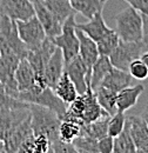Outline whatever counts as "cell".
Instances as JSON below:
<instances>
[{"mask_svg":"<svg viewBox=\"0 0 148 153\" xmlns=\"http://www.w3.org/2000/svg\"><path fill=\"white\" fill-rule=\"evenodd\" d=\"M30 112L33 133L46 135L50 143L59 139V126L61 120L54 111L40 105L30 104Z\"/></svg>","mask_w":148,"mask_h":153,"instance_id":"obj_1","label":"cell"},{"mask_svg":"<svg viewBox=\"0 0 148 153\" xmlns=\"http://www.w3.org/2000/svg\"><path fill=\"white\" fill-rule=\"evenodd\" d=\"M116 33L125 41H142V13L128 6L115 16Z\"/></svg>","mask_w":148,"mask_h":153,"instance_id":"obj_2","label":"cell"},{"mask_svg":"<svg viewBox=\"0 0 148 153\" xmlns=\"http://www.w3.org/2000/svg\"><path fill=\"white\" fill-rule=\"evenodd\" d=\"M6 53H14L24 59L28 53V48L20 39L17 21L0 16V54Z\"/></svg>","mask_w":148,"mask_h":153,"instance_id":"obj_3","label":"cell"},{"mask_svg":"<svg viewBox=\"0 0 148 153\" xmlns=\"http://www.w3.org/2000/svg\"><path fill=\"white\" fill-rule=\"evenodd\" d=\"M17 98L28 104H36V105L47 107L54 111L60 119L66 113V110L68 106L56 96L51 87H40L39 85H36L28 91L18 92Z\"/></svg>","mask_w":148,"mask_h":153,"instance_id":"obj_4","label":"cell"},{"mask_svg":"<svg viewBox=\"0 0 148 153\" xmlns=\"http://www.w3.org/2000/svg\"><path fill=\"white\" fill-rule=\"evenodd\" d=\"M75 25V14H72L65 20L61 33L52 39L53 44L61 50L65 64L79 54V38L76 36Z\"/></svg>","mask_w":148,"mask_h":153,"instance_id":"obj_5","label":"cell"},{"mask_svg":"<svg viewBox=\"0 0 148 153\" xmlns=\"http://www.w3.org/2000/svg\"><path fill=\"white\" fill-rule=\"evenodd\" d=\"M144 46L142 41H125L120 39L118 46L108 56L112 65L115 68L128 72L130 62L141 57Z\"/></svg>","mask_w":148,"mask_h":153,"instance_id":"obj_6","label":"cell"},{"mask_svg":"<svg viewBox=\"0 0 148 153\" xmlns=\"http://www.w3.org/2000/svg\"><path fill=\"white\" fill-rule=\"evenodd\" d=\"M17 26L20 39L26 45L28 51L38 50L47 39L45 30L37 16H33L27 20H19L17 21Z\"/></svg>","mask_w":148,"mask_h":153,"instance_id":"obj_7","label":"cell"},{"mask_svg":"<svg viewBox=\"0 0 148 153\" xmlns=\"http://www.w3.org/2000/svg\"><path fill=\"white\" fill-rule=\"evenodd\" d=\"M20 60L21 59L14 53L0 54V84L5 87L8 94L16 98L18 94V87L14 74Z\"/></svg>","mask_w":148,"mask_h":153,"instance_id":"obj_8","label":"cell"},{"mask_svg":"<svg viewBox=\"0 0 148 153\" xmlns=\"http://www.w3.org/2000/svg\"><path fill=\"white\" fill-rule=\"evenodd\" d=\"M65 72L75 85L78 94H84L90 87L91 71L79 54L65 64Z\"/></svg>","mask_w":148,"mask_h":153,"instance_id":"obj_9","label":"cell"},{"mask_svg":"<svg viewBox=\"0 0 148 153\" xmlns=\"http://www.w3.org/2000/svg\"><path fill=\"white\" fill-rule=\"evenodd\" d=\"M0 16H6L16 21L27 20L36 16L31 0H0Z\"/></svg>","mask_w":148,"mask_h":153,"instance_id":"obj_10","label":"cell"},{"mask_svg":"<svg viewBox=\"0 0 148 153\" xmlns=\"http://www.w3.org/2000/svg\"><path fill=\"white\" fill-rule=\"evenodd\" d=\"M30 115V107L0 110V139L5 141L19 124Z\"/></svg>","mask_w":148,"mask_h":153,"instance_id":"obj_11","label":"cell"},{"mask_svg":"<svg viewBox=\"0 0 148 153\" xmlns=\"http://www.w3.org/2000/svg\"><path fill=\"white\" fill-rule=\"evenodd\" d=\"M34 5V11H36V16L39 19V21L41 22L45 33L47 36V38L53 39L56 38V36H59L61 33L62 30V22L56 18V16H53L48 8L42 4L41 0H36L33 2Z\"/></svg>","mask_w":148,"mask_h":153,"instance_id":"obj_12","label":"cell"},{"mask_svg":"<svg viewBox=\"0 0 148 153\" xmlns=\"http://www.w3.org/2000/svg\"><path fill=\"white\" fill-rule=\"evenodd\" d=\"M130 131L134 140L136 153H148V126L140 115H130L127 118Z\"/></svg>","mask_w":148,"mask_h":153,"instance_id":"obj_13","label":"cell"},{"mask_svg":"<svg viewBox=\"0 0 148 153\" xmlns=\"http://www.w3.org/2000/svg\"><path fill=\"white\" fill-rule=\"evenodd\" d=\"M64 70H65V61L62 57V52L60 48L56 47L45 66L44 76H45L46 85L53 90L61 74L64 73Z\"/></svg>","mask_w":148,"mask_h":153,"instance_id":"obj_14","label":"cell"},{"mask_svg":"<svg viewBox=\"0 0 148 153\" xmlns=\"http://www.w3.org/2000/svg\"><path fill=\"white\" fill-rule=\"evenodd\" d=\"M33 130L31 127V115L21 121L18 126L13 130V132L8 135V138L4 141L5 150L7 153L18 152L20 145L31 135H33Z\"/></svg>","mask_w":148,"mask_h":153,"instance_id":"obj_15","label":"cell"},{"mask_svg":"<svg viewBox=\"0 0 148 153\" xmlns=\"http://www.w3.org/2000/svg\"><path fill=\"white\" fill-rule=\"evenodd\" d=\"M88 20L90 21L84 22V24H78L76 22L75 26H76V28L81 30L85 34H87L91 39H93L95 42L98 40H100L105 34H107L112 30L105 22V19L102 17V11L96 12L92 18Z\"/></svg>","mask_w":148,"mask_h":153,"instance_id":"obj_16","label":"cell"},{"mask_svg":"<svg viewBox=\"0 0 148 153\" xmlns=\"http://www.w3.org/2000/svg\"><path fill=\"white\" fill-rule=\"evenodd\" d=\"M76 36L79 38V56L85 61L88 70L91 71L94 62L100 56L96 42L79 28H76Z\"/></svg>","mask_w":148,"mask_h":153,"instance_id":"obj_17","label":"cell"},{"mask_svg":"<svg viewBox=\"0 0 148 153\" xmlns=\"http://www.w3.org/2000/svg\"><path fill=\"white\" fill-rule=\"evenodd\" d=\"M145 91V86L142 84H138L135 86H127L122 88L116 94V111L118 112H126L136 105L139 97Z\"/></svg>","mask_w":148,"mask_h":153,"instance_id":"obj_18","label":"cell"},{"mask_svg":"<svg viewBox=\"0 0 148 153\" xmlns=\"http://www.w3.org/2000/svg\"><path fill=\"white\" fill-rule=\"evenodd\" d=\"M16 81H17V87H18V92H25L31 90L32 87H34L36 84V74H34V70L31 66V64L28 62V60L26 58L21 59L19 61V65L16 71Z\"/></svg>","mask_w":148,"mask_h":153,"instance_id":"obj_19","label":"cell"},{"mask_svg":"<svg viewBox=\"0 0 148 153\" xmlns=\"http://www.w3.org/2000/svg\"><path fill=\"white\" fill-rule=\"evenodd\" d=\"M132 80H133V78L130 74V72L113 67L112 71L104 78V80L101 81V84L99 86L107 87V88L118 93L122 88L130 86L132 84Z\"/></svg>","mask_w":148,"mask_h":153,"instance_id":"obj_20","label":"cell"},{"mask_svg":"<svg viewBox=\"0 0 148 153\" xmlns=\"http://www.w3.org/2000/svg\"><path fill=\"white\" fill-rule=\"evenodd\" d=\"M114 66L112 65L108 56H99L98 60L94 62L91 70V79H90V86L93 91L96 90V87L101 84L104 78L112 71Z\"/></svg>","mask_w":148,"mask_h":153,"instance_id":"obj_21","label":"cell"},{"mask_svg":"<svg viewBox=\"0 0 148 153\" xmlns=\"http://www.w3.org/2000/svg\"><path fill=\"white\" fill-rule=\"evenodd\" d=\"M53 91H54V93L56 96L67 105L71 104L74 99L78 97L76 87L73 84V81L71 80V78L68 76V74L65 72V70H64V73L60 76V79L58 80Z\"/></svg>","mask_w":148,"mask_h":153,"instance_id":"obj_22","label":"cell"},{"mask_svg":"<svg viewBox=\"0 0 148 153\" xmlns=\"http://www.w3.org/2000/svg\"><path fill=\"white\" fill-rule=\"evenodd\" d=\"M113 153H136V147L130 134L127 118L121 133L113 138Z\"/></svg>","mask_w":148,"mask_h":153,"instance_id":"obj_23","label":"cell"},{"mask_svg":"<svg viewBox=\"0 0 148 153\" xmlns=\"http://www.w3.org/2000/svg\"><path fill=\"white\" fill-rule=\"evenodd\" d=\"M41 1L48 8V11L53 16H56L62 24L70 16L76 14L70 0H41Z\"/></svg>","mask_w":148,"mask_h":153,"instance_id":"obj_24","label":"cell"},{"mask_svg":"<svg viewBox=\"0 0 148 153\" xmlns=\"http://www.w3.org/2000/svg\"><path fill=\"white\" fill-rule=\"evenodd\" d=\"M96 97L98 102L100 106L110 114H114L116 111V92L112 91L107 87L104 86H98L95 91H93Z\"/></svg>","mask_w":148,"mask_h":153,"instance_id":"obj_25","label":"cell"},{"mask_svg":"<svg viewBox=\"0 0 148 153\" xmlns=\"http://www.w3.org/2000/svg\"><path fill=\"white\" fill-rule=\"evenodd\" d=\"M70 2L75 13H80L87 19H91L96 12L104 8V4L100 0H70Z\"/></svg>","mask_w":148,"mask_h":153,"instance_id":"obj_26","label":"cell"},{"mask_svg":"<svg viewBox=\"0 0 148 153\" xmlns=\"http://www.w3.org/2000/svg\"><path fill=\"white\" fill-rule=\"evenodd\" d=\"M119 41H120V38H119L116 31L111 30L107 34H105L100 40L96 41L99 54L100 56H110L114 51V48L118 46Z\"/></svg>","mask_w":148,"mask_h":153,"instance_id":"obj_27","label":"cell"},{"mask_svg":"<svg viewBox=\"0 0 148 153\" xmlns=\"http://www.w3.org/2000/svg\"><path fill=\"white\" fill-rule=\"evenodd\" d=\"M80 133V125L72 121L61 120L59 126V138L65 143H72Z\"/></svg>","mask_w":148,"mask_h":153,"instance_id":"obj_28","label":"cell"},{"mask_svg":"<svg viewBox=\"0 0 148 153\" xmlns=\"http://www.w3.org/2000/svg\"><path fill=\"white\" fill-rule=\"evenodd\" d=\"M73 146L79 153H99L98 152V140L87 135H78L73 141Z\"/></svg>","mask_w":148,"mask_h":153,"instance_id":"obj_29","label":"cell"},{"mask_svg":"<svg viewBox=\"0 0 148 153\" xmlns=\"http://www.w3.org/2000/svg\"><path fill=\"white\" fill-rule=\"evenodd\" d=\"M20 107H30V104L8 94L5 90V87L0 84V110H2V108H20Z\"/></svg>","mask_w":148,"mask_h":153,"instance_id":"obj_30","label":"cell"},{"mask_svg":"<svg viewBox=\"0 0 148 153\" xmlns=\"http://www.w3.org/2000/svg\"><path fill=\"white\" fill-rule=\"evenodd\" d=\"M126 123V115L125 112H115L114 114L110 117L108 120V128H107V134L111 137H116L121 133V131L125 127Z\"/></svg>","mask_w":148,"mask_h":153,"instance_id":"obj_31","label":"cell"},{"mask_svg":"<svg viewBox=\"0 0 148 153\" xmlns=\"http://www.w3.org/2000/svg\"><path fill=\"white\" fill-rule=\"evenodd\" d=\"M128 72L132 78L136 80H145L148 78V67L145 65V62L139 58L132 61L128 67Z\"/></svg>","mask_w":148,"mask_h":153,"instance_id":"obj_32","label":"cell"},{"mask_svg":"<svg viewBox=\"0 0 148 153\" xmlns=\"http://www.w3.org/2000/svg\"><path fill=\"white\" fill-rule=\"evenodd\" d=\"M50 140L44 134H34L33 139V153L50 152Z\"/></svg>","mask_w":148,"mask_h":153,"instance_id":"obj_33","label":"cell"},{"mask_svg":"<svg viewBox=\"0 0 148 153\" xmlns=\"http://www.w3.org/2000/svg\"><path fill=\"white\" fill-rule=\"evenodd\" d=\"M50 152L52 153H71L76 152L72 143H65L60 138L50 144Z\"/></svg>","mask_w":148,"mask_h":153,"instance_id":"obj_34","label":"cell"},{"mask_svg":"<svg viewBox=\"0 0 148 153\" xmlns=\"http://www.w3.org/2000/svg\"><path fill=\"white\" fill-rule=\"evenodd\" d=\"M98 152L113 153V137L106 135L98 140Z\"/></svg>","mask_w":148,"mask_h":153,"instance_id":"obj_35","label":"cell"},{"mask_svg":"<svg viewBox=\"0 0 148 153\" xmlns=\"http://www.w3.org/2000/svg\"><path fill=\"white\" fill-rule=\"evenodd\" d=\"M128 5L141 12L142 14H148V0H125Z\"/></svg>","mask_w":148,"mask_h":153,"instance_id":"obj_36","label":"cell"},{"mask_svg":"<svg viewBox=\"0 0 148 153\" xmlns=\"http://www.w3.org/2000/svg\"><path fill=\"white\" fill-rule=\"evenodd\" d=\"M142 42L148 45V14H142Z\"/></svg>","mask_w":148,"mask_h":153,"instance_id":"obj_37","label":"cell"},{"mask_svg":"<svg viewBox=\"0 0 148 153\" xmlns=\"http://www.w3.org/2000/svg\"><path fill=\"white\" fill-rule=\"evenodd\" d=\"M141 117H142V119L146 121V124H147V126H148V105H146V107L144 108V111H142V113H141Z\"/></svg>","mask_w":148,"mask_h":153,"instance_id":"obj_38","label":"cell"},{"mask_svg":"<svg viewBox=\"0 0 148 153\" xmlns=\"http://www.w3.org/2000/svg\"><path fill=\"white\" fill-rule=\"evenodd\" d=\"M140 59L145 62V65L148 67V52H146V53H142L141 54V57H140Z\"/></svg>","mask_w":148,"mask_h":153,"instance_id":"obj_39","label":"cell"},{"mask_svg":"<svg viewBox=\"0 0 148 153\" xmlns=\"http://www.w3.org/2000/svg\"><path fill=\"white\" fill-rule=\"evenodd\" d=\"M2 152H6V150H5V144H4V141L0 139V153Z\"/></svg>","mask_w":148,"mask_h":153,"instance_id":"obj_40","label":"cell"},{"mask_svg":"<svg viewBox=\"0 0 148 153\" xmlns=\"http://www.w3.org/2000/svg\"><path fill=\"white\" fill-rule=\"evenodd\" d=\"M100 1H101V2H102V4H104V5H105V4H106V1H107V0H100Z\"/></svg>","mask_w":148,"mask_h":153,"instance_id":"obj_41","label":"cell"},{"mask_svg":"<svg viewBox=\"0 0 148 153\" xmlns=\"http://www.w3.org/2000/svg\"><path fill=\"white\" fill-rule=\"evenodd\" d=\"M31 1H32V2H34V1H36V0H31Z\"/></svg>","mask_w":148,"mask_h":153,"instance_id":"obj_42","label":"cell"}]
</instances>
